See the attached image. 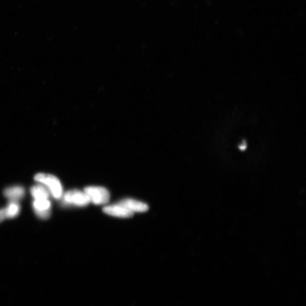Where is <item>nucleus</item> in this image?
<instances>
[{
    "instance_id": "39448f33",
    "label": "nucleus",
    "mask_w": 306,
    "mask_h": 306,
    "mask_svg": "<svg viewBox=\"0 0 306 306\" xmlns=\"http://www.w3.org/2000/svg\"><path fill=\"white\" fill-rule=\"evenodd\" d=\"M103 210L104 213L111 215V216L119 218H131L134 214L127 208L119 203L107 205V206L104 207Z\"/></svg>"
},
{
    "instance_id": "7ed1b4c3",
    "label": "nucleus",
    "mask_w": 306,
    "mask_h": 306,
    "mask_svg": "<svg viewBox=\"0 0 306 306\" xmlns=\"http://www.w3.org/2000/svg\"><path fill=\"white\" fill-rule=\"evenodd\" d=\"M62 202L65 205L83 207L90 203L88 196L84 191L74 190L68 191L62 195Z\"/></svg>"
},
{
    "instance_id": "f257e3e1",
    "label": "nucleus",
    "mask_w": 306,
    "mask_h": 306,
    "mask_svg": "<svg viewBox=\"0 0 306 306\" xmlns=\"http://www.w3.org/2000/svg\"><path fill=\"white\" fill-rule=\"evenodd\" d=\"M34 179L46 187L55 199H60L62 198L63 189L60 181L57 177L47 173H39L35 176Z\"/></svg>"
},
{
    "instance_id": "0eeeda50",
    "label": "nucleus",
    "mask_w": 306,
    "mask_h": 306,
    "mask_svg": "<svg viewBox=\"0 0 306 306\" xmlns=\"http://www.w3.org/2000/svg\"><path fill=\"white\" fill-rule=\"evenodd\" d=\"M3 195L10 201H18L25 196V190L20 186L10 187L3 191Z\"/></svg>"
},
{
    "instance_id": "f03ea898",
    "label": "nucleus",
    "mask_w": 306,
    "mask_h": 306,
    "mask_svg": "<svg viewBox=\"0 0 306 306\" xmlns=\"http://www.w3.org/2000/svg\"><path fill=\"white\" fill-rule=\"evenodd\" d=\"M83 191L88 196L90 203L95 205H104L109 202L110 194L105 188L90 186L86 187Z\"/></svg>"
},
{
    "instance_id": "6e6552de",
    "label": "nucleus",
    "mask_w": 306,
    "mask_h": 306,
    "mask_svg": "<svg viewBox=\"0 0 306 306\" xmlns=\"http://www.w3.org/2000/svg\"><path fill=\"white\" fill-rule=\"evenodd\" d=\"M30 192L34 200L48 199L50 192L43 185H36L31 188Z\"/></svg>"
},
{
    "instance_id": "423d86ee",
    "label": "nucleus",
    "mask_w": 306,
    "mask_h": 306,
    "mask_svg": "<svg viewBox=\"0 0 306 306\" xmlns=\"http://www.w3.org/2000/svg\"><path fill=\"white\" fill-rule=\"evenodd\" d=\"M119 204L122 205L133 213L135 212L143 213L149 210L148 205L147 204L131 199H124L120 201Z\"/></svg>"
},
{
    "instance_id": "1a4fd4ad",
    "label": "nucleus",
    "mask_w": 306,
    "mask_h": 306,
    "mask_svg": "<svg viewBox=\"0 0 306 306\" xmlns=\"http://www.w3.org/2000/svg\"><path fill=\"white\" fill-rule=\"evenodd\" d=\"M7 218H13L20 213V205L17 201H10L9 204L5 208Z\"/></svg>"
},
{
    "instance_id": "9d476101",
    "label": "nucleus",
    "mask_w": 306,
    "mask_h": 306,
    "mask_svg": "<svg viewBox=\"0 0 306 306\" xmlns=\"http://www.w3.org/2000/svg\"><path fill=\"white\" fill-rule=\"evenodd\" d=\"M7 218V215L5 208L0 210V222H2Z\"/></svg>"
},
{
    "instance_id": "20e7f679",
    "label": "nucleus",
    "mask_w": 306,
    "mask_h": 306,
    "mask_svg": "<svg viewBox=\"0 0 306 306\" xmlns=\"http://www.w3.org/2000/svg\"><path fill=\"white\" fill-rule=\"evenodd\" d=\"M33 207L35 213L39 218L46 220L51 213V203L48 199L34 200Z\"/></svg>"
}]
</instances>
